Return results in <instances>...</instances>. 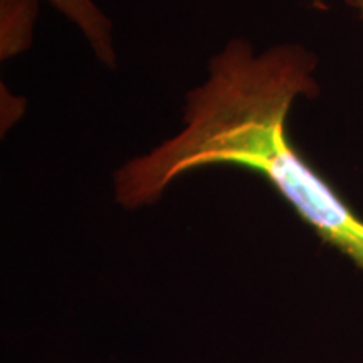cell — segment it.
I'll return each mask as SVG.
<instances>
[{"instance_id":"cell-1","label":"cell","mask_w":363,"mask_h":363,"mask_svg":"<svg viewBox=\"0 0 363 363\" xmlns=\"http://www.w3.org/2000/svg\"><path fill=\"white\" fill-rule=\"evenodd\" d=\"M316 57L298 44L257 54L234 38L208 61L207 79L185 94L184 130L113 174L126 211L157 203L189 172L233 165L261 175L321 242L363 272V219L299 153L288 135L298 96L313 98Z\"/></svg>"},{"instance_id":"cell-2","label":"cell","mask_w":363,"mask_h":363,"mask_svg":"<svg viewBox=\"0 0 363 363\" xmlns=\"http://www.w3.org/2000/svg\"><path fill=\"white\" fill-rule=\"evenodd\" d=\"M39 2V0H35ZM83 33L98 61L115 69L118 57L113 40V22L93 0H48Z\"/></svg>"},{"instance_id":"cell-3","label":"cell","mask_w":363,"mask_h":363,"mask_svg":"<svg viewBox=\"0 0 363 363\" xmlns=\"http://www.w3.org/2000/svg\"><path fill=\"white\" fill-rule=\"evenodd\" d=\"M39 2L0 0V57L2 61L27 51L33 44Z\"/></svg>"},{"instance_id":"cell-4","label":"cell","mask_w":363,"mask_h":363,"mask_svg":"<svg viewBox=\"0 0 363 363\" xmlns=\"http://www.w3.org/2000/svg\"><path fill=\"white\" fill-rule=\"evenodd\" d=\"M345 2H347L350 7L355 9V11L360 13V19L363 21V0H345Z\"/></svg>"},{"instance_id":"cell-5","label":"cell","mask_w":363,"mask_h":363,"mask_svg":"<svg viewBox=\"0 0 363 363\" xmlns=\"http://www.w3.org/2000/svg\"><path fill=\"white\" fill-rule=\"evenodd\" d=\"M310 2H311L313 6H315L316 9H325V7H326L325 0H310Z\"/></svg>"}]
</instances>
